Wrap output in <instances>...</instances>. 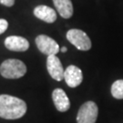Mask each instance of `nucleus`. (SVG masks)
Returning a JSON list of instances; mask_svg holds the SVG:
<instances>
[{"label":"nucleus","instance_id":"9","mask_svg":"<svg viewBox=\"0 0 123 123\" xmlns=\"http://www.w3.org/2000/svg\"><path fill=\"white\" fill-rule=\"evenodd\" d=\"M54 105L59 112H66L70 108V101L66 92L61 88H56L52 92Z\"/></svg>","mask_w":123,"mask_h":123},{"label":"nucleus","instance_id":"4","mask_svg":"<svg viewBox=\"0 0 123 123\" xmlns=\"http://www.w3.org/2000/svg\"><path fill=\"white\" fill-rule=\"evenodd\" d=\"M98 108L94 101H87L81 105L77 115L78 123H96Z\"/></svg>","mask_w":123,"mask_h":123},{"label":"nucleus","instance_id":"6","mask_svg":"<svg viewBox=\"0 0 123 123\" xmlns=\"http://www.w3.org/2000/svg\"><path fill=\"white\" fill-rule=\"evenodd\" d=\"M47 68L50 77L57 81H61L64 79L65 70L63 68L61 61L57 57V55H51L47 59Z\"/></svg>","mask_w":123,"mask_h":123},{"label":"nucleus","instance_id":"13","mask_svg":"<svg viewBox=\"0 0 123 123\" xmlns=\"http://www.w3.org/2000/svg\"><path fill=\"white\" fill-rule=\"evenodd\" d=\"M7 27H8V22L6 19L0 18V35L3 34L7 29Z\"/></svg>","mask_w":123,"mask_h":123},{"label":"nucleus","instance_id":"8","mask_svg":"<svg viewBox=\"0 0 123 123\" xmlns=\"http://www.w3.org/2000/svg\"><path fill=\"white\" fill-rule=\"evenodd\" d=\"M6 48L15 52H25L29 49V42L19 36H10L5 39Z\"/></svg>","mask_w":123,"mask_h":123},{"label":"nucleus","instance_id":"5","mask_svg":"<svg viewBox=\"0 0 123 123\" xmlns=\"http://www.w3.org/2000/svg\"><path fill=\"white\" fill-rule=\"evenodd\" d=\"M36 44L41 53L48 57L51 55H57L59 51V46L50 37L46 35H39L36 37Z\"/></svg>","mask_w":123,"mask_h":123},{"label":"nucleus","instance_id":"3","mask_svg":"<svg viewBox=\"0 0 123 123\" xmlns=\"http://www.w3.org/2000/svg\"><path fill=\"white\" fill-rule=\"evenodd\" d=\"M67 39L79 50L88 51L91 49V40L88 36L80 29H70L67 32Z\"/></svg>","mask_w":123,"mask_h":123},{"label":"nucleus","instance_id":"15","mask_svg":"<svg viewBox=\"0 0 123 123\" xmlns=\"http://www.w3.org/2000/svg\"><path fill=\"white\" fill-rule=\"evenodd\" d=\"M60 50H61V52L65 53V52H67V51H68V49H67L66 47H63V48H62V49H60Z\"/></svg>","mask_w":123,"mask_h":123},{"label":"nucleus","instance_id":"1","mask_svg":"<svg viewBox=\"0 0 123 123\" xmlns=\"http://www.w3.org/2000/svg\"><path fill=\"white\" fill-rule=\"evenodd\" d=\"M27 107L19 98L3 94L0 95V118L5 119H18L26 114Z\"/></svg>","mask_w":123,"mask_h":123},{"label":"nucleus","instance_id":"12","mask_svg":"<svg viewBox=\"0 0 123 123\" xmlns=\"http://www.w3.org/2000/svg\"><path fill=\"white\" fill-rule=\"evenodd\" d=\"M110 92L117 99H123V79H118L111 85Z\"/></svg>","mask_w":123,"mask_h":123},{"label":"nucleus","instance_id":"2","mask_svg":"<svg viewBox=\"0 0 123 123\" xmlns=\"http://www.w3.org/2000/svg\"><path fill=\"white\" fill-rule=\"evenodd\" d=\"M26 73L25 63L19 59L9 58L5 60L0 66V74L5 79H16L22 78Z\"/></svg>","mask_w":123,"mask_h":123},{"label":"nucleus","instance_id":"11","mask_svg":"<svg viewBox=\"0 0 123 123\" xmlns=\"http://www.w3.org/2000/svg\"><path fill=\"white\" fill-rule=\"evenodd\" d=\"M54 6L63 18H70L73 15V5L71 0H53Z\"/></svg>","mask_w":123,"mask_h":123},{"label":"nucleus","instance_id":"10","mask_svg":"<svg viewBox=\"0 0 123 123\" xmlns=\"http://www.w3.org/2000/svg\"><path fill=\"white\" fill-rule=\"evenodd\" d=\"M34 15L36 18L44 21L46 23H54L57 20V14L53 8L49 7L48 6L40 5L36 6L34 9Z\"/></svg>","mask_w":123,"mask_h":123},{"label":"nucleus","instance_id":"14","mask_svg":"<svg viewBox=\"0 0 123 123\" xmlns=\"http://www.w3.org/2000/svg\"><path fill=\"white\" fill-rule=\"evenodd\" d=\"M0 4L4 5L6 6H13L15 4V0H0Z\"/></svg>","mask_w":123,"mask_h":123},{"label":"nucleus","instance_id":"7","mask_svg":"<svg viewBox=\"0 0 123 123\" xmlns=\"http://www.w3.org/2000/svg\"><path fill=\"white\" fill-rule=\"evenodd\" d=\"M64 79L69 88H77L83 80L82 71L78 67L70 65L65 69Z\"/></svg>","mask_w":123,"mask_h":123}]
</instances>
